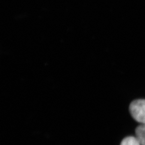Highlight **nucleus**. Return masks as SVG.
Listing matches in <instances>:
<instances>
[{
	"mask_svg": "<svg viewBox=\"0 0 145 145\" xmlns=\"http://www.w3.org/2000/svg\"><path fill=\"white\" fill-rule=\"evenodd\" d=\"M137 138L141 145H145V124L138 126L135 129Z\"/></svg>",
	"mask_w": 145,
	"mask_h": 145,
	"instance_id": "nucleus-2",
	"label": "nucleus"
},
{
	"mask_svg": "<svg viewBox=\"0 0 145 145\" xmlns=\"http://www.w3.org/2000/svg\"><path fill=\"white\" fill-rule=\"evenodd\" d=\"M120 145H141L137 138L134 137H127L121 142Z\"/></svg>",
	"mask_w": 145,
	"mask_h": 145,
	"instance_id": "nucleus-3",
	"label": "nucleus"
},
{
	"mask_svg": "<svg viewBox=\"0 0 145 145\" xmlns=\"http://www.w3.org/2000/svg\"><path fill=\"white\" fill-rule=\"evenodd\" d=\"M130 114L137 121L145 124V99H137L130 104Z\"/></svg>",
	"mask_w": 145,
	"mask_h": 145,
	"instance_id": "nucleus-1",
	"label": "nucleus"
}]
</instances>
